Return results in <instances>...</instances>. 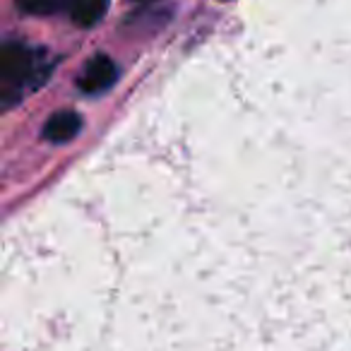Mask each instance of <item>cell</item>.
Here are the masks:
<instances>
[{"instance_id": "1", "label": "cell", "mask_w": 351, "mask_h": 351, "mask_svg": "<svg viewBox=\"0 0 351 351\" xmlns=\"http://www.w3.org/2000/svg\"><path fill=\"white\" fill-rule=\"evenodd\" d=\"M36 73V53L27 49L20 41H10L0 49V89L3 99L10 101L17 99L22 87L34 82Z\"/></svg>"}, {"instance_id": "2", "label": "cell", "mask_w": 351, "mask_h": 351, "mask_svg": "<svg viewBox=\"0 0 351 351\" xmlns=\"http://www.w3.org/2000/svg\"><path fill=\"white\" fill-rule=\"evenodd\" d=\"M118 77V68L108 56L97 53L94 58L87 60V65L82 68L77 77V87L84 94H99L104 89H108Z\"/></svg>"}, {"instance_id": "3", "label": "cell", "mask_w": 351, "mask_h": 351, "mask_svg": "<svg viewBox=\"0 0 351 351\" xmlns=\"http://www.w3.org/2000/svg\"><path fill=\"white\" fill-rule=\"evenodd\" d=\"M80 128H82V118H80L77 113H75V111H58V113H53L49 121H46L44 137L49 142L60 145V142L73 140V137L80 132Z\"/></svg>"}, {"instance_id": "4", "label": "cell", "mask_w": 351, "mask_h": 351, "mask_svg": "<svg viewBox=\"0 0 351 351\" xmlns=\"http://www.w3.org/2000/svg\"><path fill=\"white\" fill-rule=\"evenodd\" d=\"M106 8H108V0H68V8H65V10L70 12L75 25L92 27L101 20Z\"/></svg>"}, {"instance_id": "5", "label": "cell", "mask_w": 351, "mask_h": 351, "mask_svg": "<svg viewBox=\"0 0 351 351\" xmlns=\"http://www.w3.org/2000/svg\"><path fill=\"white\" fill-rule=\"evenodd\" d=\"M17 8L27 15H39V17H49L56 15L58 10L68 8V0H15Z\"/></svg>"}, {"instance_id": "6", "label": "cell", "mask_w": 351, "mask_h": 351, "mask_svg": "<svg viewBox=\"0 0 351 351\" xmlns=\"http://www.w3.org/2000/svg\"><path fill=\"white\" fill-rule=\"evenodd\" d=\"M135 3H152V0H135Z\"/></svg>"}]
</instances>
